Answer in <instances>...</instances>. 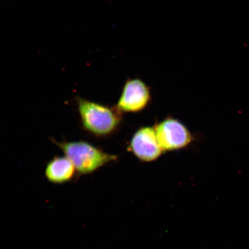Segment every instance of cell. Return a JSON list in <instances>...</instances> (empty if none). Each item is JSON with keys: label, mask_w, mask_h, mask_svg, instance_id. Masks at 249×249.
Listing matches in <instances>:
<instances>
[{"label": "cell", "mask_w": 249, "mask_h": 249, "mask_svg": "<svg viewBox=\"0 0 249 249\" xmlns=\"http://www.w3.org/2000/svg\"><path fill=\"white\" fill-rule=\"evenodd\" d=\"M81 127L96 138H106L116 132L122 121V112L76 96L74 98Z\"/></svg>", "instance_id": "obj_1"}, {"label": "cell", "mask_w": 249, "mask_h": 249, "mask_svg": "<svg viewBox=\"0 0 249 249\" xmlns=\"http://www.w3.org/2000/svg\"><path fill=\"white\" fill-rule=\"evenodd\" d=\"M54 144L64 152L75 167L78 179L83 176L89 175L111 161L117 160L116 155L107 153L91 143L79 141L62 142L51 139Z\"/></svg>", "instance_id": "obj_2"}, {"label": "cell", "mask_w": 249, "mask_h": 249, "mask_svg": "<svg viewBox=\"0 0 249 249\" xmlns=\"http://www.w3.org/2000/svg\"><path fill=\"white\" fill-rule=\"evenodd\" d=\"M159 144L163 151H173L187 147L194 137L178 120L168 118L154 127Z\"/></svg>", "instance_id": "obj_3"}, {"label": "cell", "mask_w": 249, "mask_h": 249, "mask_svg": "<svg viewBox=\"0 0 249 249\" xmlns=\"http://www.w3.org/2000/svg\"><path fill=\"white\" fill-rule=\"evenodd\" d=\"M151 101L148 87L140 79H129L124 84L116 107L121 112L137 113L147 107Z\"/></svg>", "instance_id": "obj_4"}, {"label": "cell", "mask_w": 249, "mask_h": 249, "mask_svg": "<svg viewBox=\"0 0 249 249\" xmlns=\"http://www.w3.org/2000/svg\"><path fill=\"white\" fill-rule=\"evenodd\" d=\"M129 148L136 158L145 162L157 160L163 151L158 142L154 127L148 126L134 134Z\"/></svg>", "instance_id": "obj_5"}, {"label": "cell", "mask_w": 249, "mask_h": 249, "mask_svg": "<svg viewBox=\"0 0 249 249\" xmlns=\"http://www.w3.org/2000/svg\"><path fill=\"white\" fill-rule=\"evenodd\" d=\"M45 176L54 185H63L78 179L76 168L66 156H55L51 159L46 164Z\"/></svg>", "instance_id": "obj_6"}]
</instances>
